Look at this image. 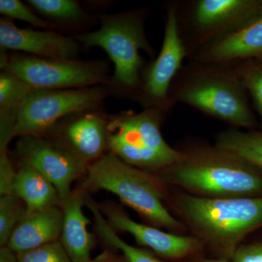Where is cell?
Masks as SVG:
<instances>
[{"mask_svg":"<svg viewBox=\"0 0 262 262\" xmlns=\"http://www.w3.org/2000/svg\"><path fill=\"white\" fill-rule=\"evenodd\" d=\"M18 262H72L60 241L18 253Z\"/></svg>","mask_w":262,"mask_h":262,"instance_id":"d4e9b609","label":"cell"},{"mask_svg":"<svg viewBox=\"0 0 262 262\" xmlns=\"http://www.w3.org/2000/svg\"><path fill=\"white\" fill-rule=\"evenodd\" d=\"M13 194L25 203L27 213L61 206V199L54 186L27 164H20L17 171Z\"/></svg>","mask_w":262,"mask_h":262,"instance_id":"ac0fdd59","label":"cell"},{"mask_svg":"<svg viewBox=\"0 0 262 262\" xmlns=\"http://www.w3.org/2000/svg\"><path fill=\"white\" fill-rule=\"evenodd\" d=\"M0 13L8 18L18 19L36 27L53 28V24L39 18L32 13L27 5L18 0H1Z\"/></svg>","mask_w":262,"mask_h":262,"instance_id":"484cf974","label":"cell"},{"mask_svg":"<svg viewBox=\"0 0 262 262\" xmlns=\"http://www.w3.org/2000/svg\"><path fill=\"white\" fill-rule=\"evenodd\" d=\"M178 203L181 213L196 233L232 255L246 234L262 226V196L183 195Z\"/></svg>","mask_w":262,"mask_h":262,"instance_id":"3957f363","label":"cell"},{"mask_svg":"<svg viewBox=\"0 0 262 262\" xmlns=\"http://www.w3.org/2000/svg\"><path fill=\"white\" fill-rule=\"evenodd\" d=\"M187 48L179 29L176 8L168 10L163 46L159 55L150 65L144 77V90L146 96L155 102L168 106L171 103L169 91L173 79L182 69Z\"/></svg>","mask_w":262,"mask_h":262,"instance_id":"8fae6325","label":"cell"},{"mask_svg":"<svg viewBox=\"0 0 262 262\" xmlns=\"http://www.w3.org/2000/svg\"><path fill=\"white\" fill-rule=\"evenodd\" d=\"M99 208L114 230L130 234L138 244L151 248L165 257H183L195 251L199 246V241L194 237L168 233L134 222L115 205L106 204L99 206Z\"/></svg>","mask_w":262,"mask_h":262,"instance_id":"7c38bea8","label":"cell"},{"mask_svg":"<svg viewBox=\"0 0 262 262\" xmlns=\"http://www.w3.org/2000/svg\"><path fill=\"white\" fill-rule=\"evenodd\" d=\"M84 202L90 211L94 215L95 227L98 235L105 243L112 247L120 250L123 253L125 259L128 262H162L153 255L144 251L130 246L119 237L116 231L114 230L100 210L99 206L89 195L85 194Z\"/></svg>","mask_w":262,"mask_h":262,"instance_id":"44dd1931","label":"cell"},{"mask_svg":"<svg viewBox=\"0 0 262 262\" xmlns=\"http://www.w3.org/2000/svg\"><path fill=\"white\" fill-rule=\"evenodd\" d=\"M21 163L37 170L56 188L62 203L72 194V183L87 173L88 165L61 144L39 136H23L17 144Z\"/></svg>","mask_w":262,"mask_h":262,"instance_id":"9c48e42d","label":"cell"},{"mask_svg":"<svg viewBox=\"0 0 262 262\" xmlns=\"http://www.w3.org/2000/svg\"><path fill=\"white\" fill-rule=\"evenodd\" d=\"M84 187L113 193L152 225L170 229L182 227L164 206L158 181L111 151L89 165Z\"/></svg>","mask_w":262,"mask_h":262,"instance_id":"277c9868","label":"cell"},{"mask_svg":"<svg viewBox=\"0 0 262 262\" xmlns=\"http://www.w3.org/2000/svg\"><path fill=\"white\" fill-rule=\"evenodd\" d=\"M236 72L254 101L262 120V64L236 66Z\"/></svg>","mask_w":262,"mask_h":262,"instance_id":"cb8c5ba5","label":"cell"},{"mask_svg":"<svg viewBox=\"0 0 262 262\" xmlns=\"http://www.w3.org/2000/svg\"><path fill=\"white\" fill-rule=\"evenodd\" d=\"M174 100L236 127L255 125L246 88L229 64L195 65L185 69Z\"/></svg>","mask_w":262,"mask_h":262,"instance_id":"7a4b0ae2","label":"cell"},{"mask_svg":"<svg viewBox=\"0 0 262 262\" xmlns=\"http://www.w3.org/2000/svg\"><path fill=\"white\" fill-rule=\"evenodd\" d=\"M84 196L83 191H72L61 206L63 225L60 242L72 262L92 261L91 253L94 238L88 229L91 222L82 211L85 205Z\"/></svg>","mask_w":262,"mask_h":262,"instance_id":"e0dca14e","label":"cell"},{"mask_svg":"<svg viewBox=\"0 0 262 262\" xmlns=\"http://www.w3.org/2000/svg\"><path fill=\"white\" fill-rule=\"evenodd\" d=\"M34 89L8 71L0 75V136L13 137L15 116L25 98Z\"/></svg>","mask_w":262,"mask_h":262,"instance_id":"d6986e66","label":"cell"},{"mask_svg":"<svg viewBox=\"0 0 262 262\" xmlns=\"http://www.w3.org/2000/svg\"><path fill=\"white\" fill-rule=\"evenodd\" d=\"M195 62L203 64H230L262 58V14L201 48Z\"/></svg>","mask_w":262,"mask_h":262,"instance_id":"5bb4252c","label":"cell"},{"mask_svg":"<svg viewBox=\"0 0 262 262\" xmlns=\"http://www.w3.org/2000/svg\"><path fill=\"white\" fill-rule=\"evenodd\" d=\"M15 172L8 155V151L0 152V194H13V186L16 177Z\"/></svg>","mask_w":262,"mask_h":262,"instance_id":"4316f807","label":"cell"},{"mask_svg":"<svg viewBox=\"0 0 262 262\" xmlns=\"http://www.w3.org/2000/svg\"><path fill=\"white\" fill-rule=\"evenodd\" d=\"M106 94L101 85L77 89H34L17 112L13 137L39 136L63 117L96 107Z\"/></svg>","mask_w":262,"mask_h":262,"instance_id":"52a82bcc","label":"cell"},{"mask_svg":"<svg viewBox=\"0 0 262 262\" xmlns=\"http://www.w3.org/2000/svg\"><path fill=\"white\" fill-rule=\"evenodd\" d=\"M91 262H122V261L110 251H104Z\"/></svg>","mask_w":262,"mask_h":262,"instance_id":"f546056e","label":"cell"},{"mask_svg":"<svg viewBox=\"0 0 262 262\" xmlns=\"http://www.w3.org/2000/svg\"><path fill=\"white\" fill-rule=\"evenodd\" d=\"M0 46L48 59H73L79 51L78 43L72 38L51 31L19 29L6 18L0 21Z\"/></svg>","mask_w":262,"mask_h":262,"instance_id":"4fadbf2b","label":"cell"},{"mask_svg":"<svg viewBox=\"0 0 262 262\" xmlns=\"http://www.w3.org/2000/svg\"><path fill=\"white\" fill-rule=\"evenodd\" d=\"M87 47H99L107 53L115 64L113 80L127 89L141 84L143 59L140 51L151 54L142 21L130 13L106 16L100 29L77 38Z\"/></svg>","mask_w":262,"mask_h":262,"instance_id":"8992f818","label":"cell"},{"mask_svg":"<svg viewBox=\"0 0 262 262\" xmlns=\"http://www.w3.org/2000/svg\"><path fill=\"white\" fill-rule=\"evenodd\" d=\"M60 207L27 213L10 236L8 246L20 253L58 241L63 225V211Z\"/></svg>","mask_w":262,"mask_h":262,"instance_id":"2e32d148","label":"cell"},{"mask_svg":"<svg viewBox=\"0 0 262 262\" xmlns=\"http://www.w3.org/2000/svg\"><path fill=\"white\" fill-rule=\"evenodd\" d=\"M2 68L34 89H77L106 82L104 67L96 62L13 56L1 60Z\"/></svg>","mask_w":262,"mask_h":262,"instance_id":"ba28073f","label":"cell"},{"mask_svg":"<svg viewBox=\"0 0 262 262\" xmlns=\"http://www.w3.org/2000/svg\"><path fill=\"white\" fill-rule=\"evenodd\" d=\"M0 262H18V253L9 246H2L0 249Z\"/></svg>","mask_w":262,"mask_h":262,"instance_id":"f1b7e54d","label":"cell"},{"mask_svg":"<svg viewBox=\"0 0 262 262\" xmlns=\"http://www.w3.org/2000/svg\"><path fill=\"white\" fill-rule=\"evenodd\" d=\"M203 262H229V261H225V260H220V259L215 260V259H213V260H206V261H203Z\"/></svg>","mask_w":262,"mask_h":262,"instance_id":"4dcf8cb0","label":"cell"},{"mask_svg":"<svg viewBox=\"0 0 262 262\" xmlns=\"http://www.w3.org/2000/svg\"><path fill=\"white\" fill-rule=\"evenodd\" d=\"M262 14V0H199L190 24L201 48Z\"/></svg>","mask_w":262,"mask_h":262,"instance_id":"30bf717a","label":"cell"},{"mask_svg":"<svg viewBox=\"0 0 262 262\" xmlns=\"http://www.w3.org/2000/svg\"><path fill=\"white\" fill-rule=\"evenodd\" d=\"M28 3L49 18L71 20L83 16L80 5L74 0H29Z\"/></svg>","mask_w":262,"mask_h":262,"instance_id":"603a6c76","label":"cell"},{"mask_svg":"<svg viewBox=\"0 0 262 262\" xmlns=\"http://www.w3.org/2000/svg\"><path fill=\"white\" fill-rule=\"evenodd\" d=\"M160 111L125 112L107 122L108 149L120 160L143 170L160 171L182 160V151L164 139Z\"/></svg>","mask_w":262,"mask_h":262,"instance_id":"5b68a950","label":"cell"},{"mask_svg":"<svg viewBox=\"0 0 262 262\" xmlns=\"http://www.w3.org/2000/svg\"><path fill=\"white\" fill-rule=\"evenodd\" d=\"M182 153L180 161L159 171L160 180L203 198H249L262 191V178L253 165L216 146Z\"/></svg>","mask_w":262,"mask_h":262,"instance_id":"6da1fadb","label":"cell"},{"mask_svg":"<svg viewBox=\"0 0 262 262\" xmlns=\"http://www.w3.org/2000/svg\"><path fill=\"white\" fill-rule=\"evenodd\" d=\"M25 203L14 194L0 198V245L7 246L19 222L27 214Z\"/></svg>","mask_w":262,"mask_h":262,"instance_id":"7402d4cb","label":"cell"},{"mask_svg":"<svg viewBox=\"0 0 262 262\" xmlns=\"http://www.w3.org/2000/svg\"><path fill=\"white\" fill-rule=\"evenodd\" d=\"M232 256L234 262H262V244L237 248Z\"/></svg>","mask_w":262,"mask_h":262,"instance_id":"83f0119b","label":"cell"},{"mask_svg":"<svg viewBox=\"0 0 262 262\" xmlns=\"http://www.w3.org/2000/svg\"><path fill=\"white\" fill-rule=\"evenodd\" d=\"M81 113L63 127L61 145L88 165L108 149L107 122L94 114Z\"/></svg>","mask_w":262,"mask_h":262,"instance_id":"9a60e30c","label":"cell"},{"mask_svg":"<svg viewBox=\"0 0 262 262\" xmlns=\"http://www.w3.org/2000/svg\"><path fill=\"white\" fill-rule=\"evenodd\" d=\"M215 146L262 168V133L226 130L217 137Z\"/></svg>","mask_w":262,"mask_h":262,"instance_id":"ffe728a7","label":"cell"}]
</instances>
